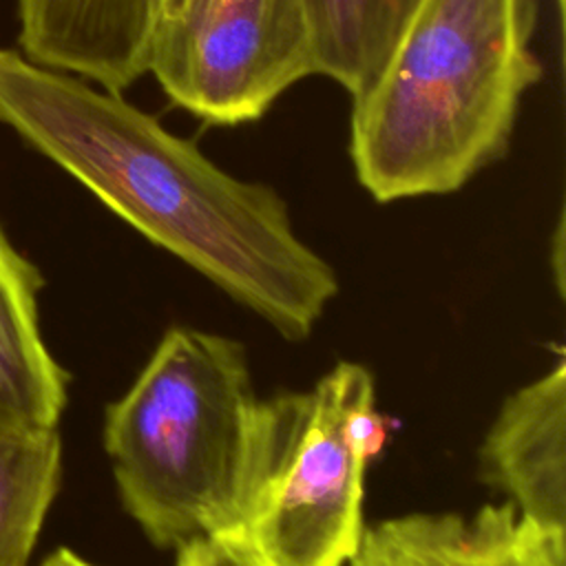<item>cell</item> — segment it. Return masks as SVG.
<instances>
[{
  "label": "cell",
  "mask_w": 566,
  "mask_h": 566,
  "mask_svg": "<svg viewBox=\"0 0 566 566\" xmlns=\"http://www.w3.org/2000/svg\"><path fill=\"white\" fill-rule=\"evenodd\" d=\"M539 0H420L376 80L352 99L349 159L378 203L449 195L509 150L542 77Z\"/></svg>",
  "instance_id": "2"
},
{
  "label": "cell",
  "mask_w": 566,
  "mask_h": 566,
  "mask_svg": "<svg viewBox=\"0 0 566 566\" xmlns=\"http://www.w3.org/2000/svg\"><path fill=\"white\" fill-rule=\"evenodd\" d=\"M40 566H97L88 559H84L82 555H77L71 548H55L51 555H46V559Z\"/></svg>",
  "instance_id": "13"
},
{
  "label": "cell",
  "mask_w": 566,
  "mask_h": 566,
  "mask_svg": "<svg viewBox=\"0 0 566 566\" xmlns=\"http://www.w3.org/2000/svg\"><path fill=\"white\" fill-rule=\"evenodd\" d=\"M146 73L184 111L217 126L259 119L314 75L303 0H157Z\"/></svg>",
  "instance_id": "5"
},
{
  "label": "cell",
  "mask_w": 566,
  "mask_h": 566,
  "mask_svg": "<svg viewBox=\"0 0 566 566\" xmlns=\"http://www.w3.org/2000/svg\"><path fill=\"white\" fill-rule=\"evenodd\" d=\"M557 4V13H559V20H564V11H566V0H555Z\"/></svg>",
  "instance_id": "14"
},
{
  "label": "cell",
  "mask_w": 566,
  "mask_h": 566,
  "mask_svg": "<svg viewBox=\"0 0 566 566\" xmlns=\"http://www.w3.org/2000/svg\"><path fill=\"white\" fill-rule=\"evenodd\" d=\"M349 566H566V531L522 517L511 502L471 515L407 513L365 528Z\"/></svg>",
  "instance_id": "6"
},
{
  "label": "cell",
  "mask_w": 566,
  "mask_h": 566,
  "mask_svg": "<svg viewBox=\"0 0 566 566\" xmlns=\"http://www.w3.org/2000/svg\"><path fill=\"white\" fill-rule=\"evenodd\" d=\"M42 276L0 228V436L57 429L69 376L49 352L40 318Z\"/></svg>",
  "instance_id": "9"
},
{
  "label": "cell",
  "mask_w": 566,
  "mask_h": 566,
  "mask_svg": "<svg viewBox=\"0 0 566 566\" xmlns=\"http://www.w3.org/2000/svg\"><path fill=\"white\" fill-rule=\"evenodd\" d=\"M420 0H303L314 75L343 86L352 99L385 66Z\"/></svg>",
  "instance_id": "10"
},
{
  "label": "cell",
  "mask_w": 566,
  "mask_h": 566,
  "mask_svg": "<svg viewBox=\"0 0 566 566\" xmlns=\"http://www.w3.org/2000/svg\"><path fill=\"white\" fill-rule=\"evenodd\" d=\"M259 400L243 343L175 325L106 407L115 489L153 546L234 537Z\"/></svg>",
  "instance_id": "3"
},
{
  "label": "cell",
  "mask_w": 566,
  "mask_h": 566,
  "mask_svg": "<svg viewBox=\"0 0 566 566\" xmlns=\"http://www.w3.org/2000/svg\"><path fill=\"white\" fill-rule=\"evenodd\" d=\"M175 566H265L232 537H201L177 548Z\"/></svg>",
  "instance_id": "12"
},
{
  "label": "cell",
  "mask_w": 566,
  "mask_h": 566,
  "mask_svg": "<svg viewBox=\"0 0 566 566\" xmlns=\"http://www.w3.org/2000/svg\"><path fill=\"white\" fill-rule=\"evenodd\" d=\"M157 0H18L20 49L31 62L124 93L146 75Z\"/></svg>",
  "instance_id": "8"
},
{
  "label": "cell",
  "mask_w": 566,
  "mask_h": 566,
  "mask_svg": "<svg viewBox=\"0 0 566 566\" xmlns=\"http://www.w3.org/2000/svg\"><path fill=\"white\" fill-rule=\"evenodd\" d=\"M0 122L281 336L307 338L336 298L334 268L272 186L226 172L122 93L0 46Z\"/></svg>",
  "instance_id": "1"
},
{
  "label": "cell",
  "mask_w": 566,
  "mask_h": 566,
  "mask_svg": "<svg viewBox=\"0 0 566 566\" xmlns=\"http://www.w3.org/2000/svg\"><path fill=\"white\" fill-rule=\"evenodd\" d=\"M60 480L57 429L0 436V566H29Z\"/></svg>",
  "instance_id": "11"
},
{
  "label": "cell",
  "mask_w": 566,
  "mask_h": 566,
  "mask_svg": "<svg viewBox=\"0 0 566 566\" xmlns=\"http://www.w3.org/2000/svg\"><path fill=\"white\" fill-rule=\"evenodd\" d=\"M380 440L376 382L360 363L340 360L310 389L259 400L232 539L265 566L349 564Z\"/></svg>",
  "instance_id": "4"
},
{
  "label": "cell",
  "mask_w": 566,
  "mask_h": 566,
  "mask_svg": "<svg viewBox=\"0 0 566 566\" xmlns=\"http://www.w3.org/2000/svg\"><path fill=\"white\" fill-rule=\"evenodd\" d=\"M564 440L566 365L557 360L500 405L478 449L480 478L504 493L522 517L566 531Z\"/></svg>",
  "instance_id": "7"
}]
</instances>
